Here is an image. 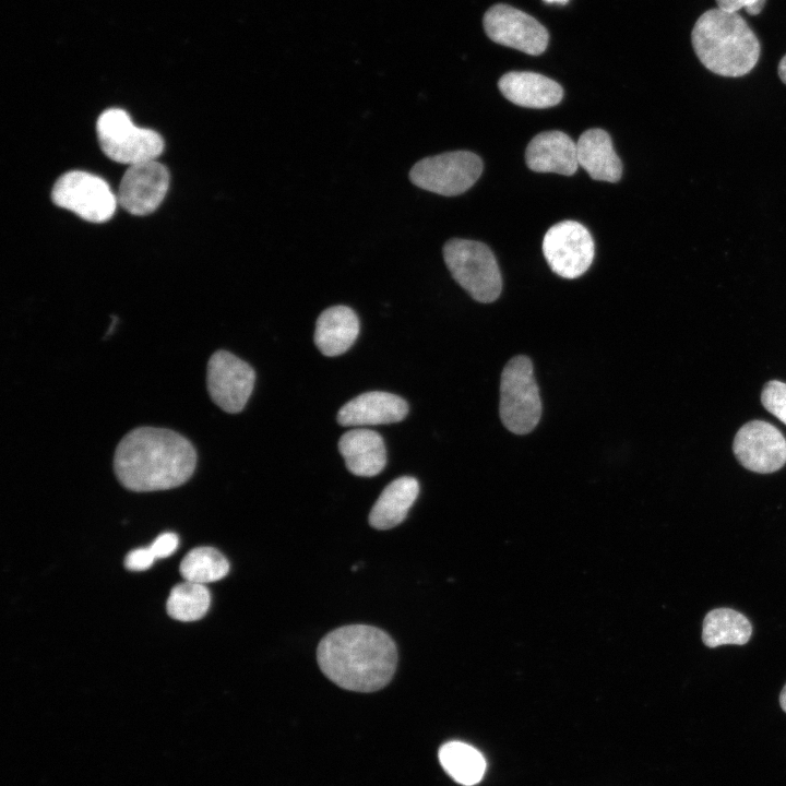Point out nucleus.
I'll return each instance as SVG.
<instances>
[{
  "instance_id": "19",
  "label": "nucleus",
  "mask_w": 786,
  "mask_h": 786,
  "mask_svg": "<svg viewBox=\"0 0 786 786\" xmlns=\"http://www.w3.org/2000/svg\"><path fill=\"white\" fill-rule=\"evenodd\" d=\"M576 153L579 166L585 169L592 179L617 182L621 178V160L605 130L584 131L576 142Z\"/></svg>"
},
{
  "instance_id": "6",
  "label": "nucleus",
  "mask_w": 786,
  "mask_h": 786,
  "mask_svg": "<svg viewBox=\"0 0 786 786\" xmlns=\"http://www.w3.org/2000/svg\"><path fill=\"white\" fill-rule=\"evenodd\" d=\"M96 132L102 151L114 162L133 165L157 159L164 150L163 138L154 130L136 127L120 108L100 114Z\"/></svg>"
},
{
  "instance_id": "15",
  "label": "nucleus",
  "mask_w": 786,
  "mask_h": 786,
  "mask_svg": "<svg viewBox=\"0 0 786 786\" xmlns=\"http://www.w3.org/2000/svg\"><path fill=\"white\" fill-rule=\"evenodd\" d=\"M525 160L533 171L571 176L579 167L576 143L562 131L541 132L528 143Z\"/></svg>"
},
{
  "instance_id": "14",
  "label": "nucleus",
  "mask_w": 786,
  "mask_h": 786,
  "mask_svg": "<svg viewBox=\"0 0 786 786\" xmlns=\"http://www.w3.org/2000/svg\"><path fill=\"white\" fill-rule=\"evenodd\" d=\"M408 414L405 400L389 392L371 391L348 401L337 413V422L344 427L393 424Z\"/></svg>"
},
{
  "instance_id": "11",
  "label": "nucleus",
  "mask_w": 786,
  "mask_h": 786,
  "mask_svg": "<svg viewBox=\"0 0 786 786\" xmlns=\"http://www.w3.org/2000/svg\"><path fill=\"white\" fill-rule=\"evenodd\" d=\"M484 27L491 40L533 56L543 53L549 40L547 29L535 17L508 4L491 7Z\"/></svg>"
},
{
  "instance_id": "25",
  "label": "nucleus",
  "mask_w": 786,
  "mask_h": 786,
  "mask_svg": "<svg viewBox=\"0 0 786 786\" xmlns=\"http://www.w3.org/2000/svg\"><path fill=\"white\" fill-rule=\"evenodd\" d=\"M761 402L766 410L786 425V383L769 381L762 390Z\"/></svg>"
},
{
  "instance_id": "22",
  "label": "nucleus",
  "mask_w": 786,
  "mask_h": 786,
  "mask_svg": "<svg viewBox=\"0 0 786 786\" xmlns=\"http://www.w3.org/2000/svg\"><path fill=\"white\" fill-rule=\"evenodd\" d=\"M439 760L444 771L455 782L465 786L479 783L486 770L483 754L461 741L444 743L439 750Z\"/></svg>"
},
{
  "instance_id": "3",
  "label": "nucleus",
  "mask_w": 786,
  "mask_h": 786,
  "mask_svg": "<svg viewBox=\"0 0 786 786\" xmlns=\"http://www.w3.org/2000/svg\"><path fill=\"white\" fill-rule=\"evenodd\" d=\"M691 39L702 64L722 76L748 74L760 56V43L746 21L737 13L718 8L698 19Z\"/></svg>"
},
{
  "instance_id": "16",
  "label": "nucleus",
  "mask_w": 786,
  "mask_h": 786,
  "mask_svg": "<svg viewBox=\"0 0 786 786\" xmlns=\"http://www.w3.org/2000/svg\"><path fill=\"white\" fill-rule=\"evenodd\" d=\"M498 87L508 100L527 108H549L559 104L563 96V90L556 81L528 71L502 75Z\"/></svg>"
},
{
  "instance_id": "17",
  "label": "nucleus",
  "mask_w": 786,
  "mask_h": 786,
  "mask_svg": "<svg viewBox=\"0 0 786 786\" xmlns=\"http://www.w3.org/2000/svg\"><path fill=\"white\" fill-rule=\"evenodd\" d=\"M338 450L347 469L356 476H376L386 464L384 441L370 429L357 428L345 432L340 438Z\"/></svg>"
},
{
  "instance_id": "1",
  "label": "nucleus",
  "mask_w": 786,
  "mask_h": 786,
  "mask_svg": "<svg viewBox=\"0 0 786 786\" xmlns=\"http://www.w3.org/2000/svg\"><path fill=\"white\" fill-rule=\"evenodd\" d=\"M195 465L192 443L167 428H134L122 437L114 455L118 480L135 492L179 487L193 475Z\"/></svg>"
},
{
  "instance_id": "18",
  "label": "nucleus",
  "mask_w": 786,
  "mask_h": 786,
  "mask_svg": "<svg viewBox=\"0 0 786 786\" xmlns=\"http://www.w3.org/2000/svg\"><path fill=\"white\" fill-rule=\"evenodd\" d=\"M358 334L356 312L346 306H334L322 311L317 319L313 338L321 354L335 357L347 352Z\"/></svg>"
},
{
  "instance_id": "26",
  "label": "nucleus",
  "mask_w": 786,
  "mask_h": 786,
  "mask_svg": "<svg viewBox=\"0 0 786 786\" xmlns=\"http://www.w3.org/2000/svg\"><path fill=\"white\" fill-rule=\"evenodd\" d=\"M155 559L150 547L136 548L126 556L124 565L131 571H144L153 564Z\"/></svg>"
},
{
  "instance_id": "9",
  "label": "nucleus",
  "mask_w": 786,
  "mask_h": 786,
  "mask_svg": "<svg viewBox=\"0 0 786 786\" xmlns=\"http://www.w3.org/2000/svg\"><path fill=\"white\" fill-rule=\"evenodd\" d=\"M543 252L556 274L573 279L591 266L595 247L586 227L575 221H563L545 234Z\"/></svg>"
},
{
  "instance_id": "31",
  "label": "nucleus",
  "mask_w": 786,
  "mask_h": 786,
  "mask_svg": "<svg viewBox=\"0 0 786 786\" xmlns=\"http://www.w3.org/2000/svg\"><path fill=\"white\" fill-rule=\"evenodd\" d=\"M548 3L565 4L569 0H545Z\"/></svg>"
},
{
  "instance_id": "8",
  "label": "nucleus",
  "mask_w": 786,
  "mask_h": 786,
  "mask_svg": "<svg viewBox=\"0 0 786 786\" xmlns=\"http://www.w3.org/2000/svg\"><path fill=\"white\" fill-rule=\"evenodd\" d=\"M51 199L56 205L75 213L91 223H104L116 211L117 195L100 177L71 170L55 182Z\"/></svg>"
},
{
  "instance_id": "29",
  "label": "nucleus",
  "mask_w": 786,
  "mask_h": 786,
  "mask_svg": "<svg viewBox=\"0 0 786 786\" xmlns=\"http://www.w3.org/2000/svg\"><path fill=\"white\" fill-rule=\"evenodd\" d=\"M777 70L779 79L784 84H786V55L781 59Z\"/></svg>"
},
{
  "instance_id": "23",
  "label": "nucleus",
  "mask_w": 786,
  "mask_h": 786,
  "mask_svg": "<svg viewBox=\"0 0 786 786\" xmlns=\"http://www.w3.org/2000/svg\"><path fill=\"white\" fill-rule=\"evenodd\" d=\"M179 570L184 581L205 585L225 577L229 572V563L217 549L198 547L183 557Z\"/></svg>"
},
{
  "instance_id": "24",
  "label": "nucleus",
  "mask_w": 786,
  "mask_h": 786,
  "mask_svg": "<svg viewBox=\"0 0 786 786\" xmlns=\"http://www.w3.org/2000/svg\"><path fill=\"white\" fill-rule=\"evenodd\" d=\"M210 604V591L204 584L184 581L171 588L166 607L176 620L195 621L205 616Z\"/></svg>"
},
{
  "instance_id": "13",
  "label": "nucleus",
  "mask_w": 786,
  "mask_h": 786,
  "mask_svg": "<svg viewBox=\"0 0 786 786\" xmlns=\"http://www.w3.org/2000/svg\"><path fill=\"white\" fill-rule=\"evenodd\" d=\"M169 171L157 159L130 165L119 184L118 203L133 215L154 212L169 187Z\"/></svg>"
},
{
  "instance_id": "12",
  "label": "nucleus",
  "mask_w": 786,
  "mask_h": 786,
  "mask_svg": "<svg viewBox=\"0 0 786 786\" xmlns=\"http://www.w3.org/2000/svg\"><path fill=\"white\" fill-rule=\"evenodd\" d=\"M733 451L747 469L760 474L773 473L786 463V440L773 425L752 420L735 436Z\"/></svg>"
},
{
  "instance_id": "21",
  "label": "nucleus",
  "mask_w": 786,
  "mask_h": 786,
  "mask_svg": "<svg viewBox=\"0 0 786 786\" xmlns=\"http://www.w3.org/2000/svg\"><path fill=\"white\" fill-rule=\"evenodd\" d=\"M751 633V623L742 614L729 608H717L704 618L702 640L708 647L743 645L750 640Z\"/></svg>"
},
{
  "instance_id": "30",
  "label": "nucleus",
  "mask_w": 786,
  "mask_h": 786,
  "mask_svg": "<svg viewBox=\"0 0 786 786\" xmlns=\"http://www.w3.org/2000/svg\"><path fill=\"white\" fill-rule=\"evenodd\" d=\"M779 704L784 712H786V684L784 686L781 695H779Z\"/></svg>"
},
{
  "instance_id": "28",
  "label": "nucleus",
  "mask_w": 786,
  "mask_h": 786,
  "mask_svg": "<svg viewBox=\"0 0 786 786\" xmlns=\"http://www.w3.org/2000/svg\"><path fill=\"white\" fill-rule=\"evenodd\" d=\"M179 544L178 536L174 533L167 532L157 536L151 544L150 548L156 559H163L171 556Z\"/></svg>"
},
{
  "instance_id": "10",
  "label": "nucleus",
  "mask_w": 786,
  "mask_h": 786,
  "mask_svg": "<svg viewBox=\"0 0 786 786\" xmlns=\"http://www.w3.org/2000/svg\"><path fill=\"white\" fill-rule=\"evenodd\" d=\"M255 372L245 360L227 350L209 359L206 385L212 401L224 412L240 413L254 388Z\"/></svg>"
},
{
  "instance_id": "4",
  "label": "nucleus",
  "mask_w": 786,
  "mask_h": 786,
  "mask_svg": "<svg viewBox=\"0 0 786 786\" xmlns=\"http://www.w3.org/2000/svg\"><path fill=\"white\" fill-rule=\"evenodd\" d=\"M443 258L454 281L479 302H492L501 293L502 278L490 249L475 240L454 238L443 246Z\"/></svg>"
},
{
  "instance_id": "5",
  "label": "nucleus",
  "mask_w": 786,
  "mask_h": 786,
  "mask_svg": "<svg viewBox=\"0 0 786 786\" xmlns=\"http://www.w3.org/2000/svg\"><path fill=\"white\" fill-rule=\"evenodd\" d=\"M499 414L503 426L516 434L531 432L540 419L539 390L527 356H515L503 368Z\"/></svg>"
},
{
  "instance_id": "27",
  "label": "nucleus",
  "mask_w": 786,
  "mask_h": 786,
  "mask_svg": "<svg viewBox=\"0 0 786 786\" xmlns=\"http://www.w3.org/2000/svg\"><path fill=\"white\" fill-rule=\"evenodd\" d=\"M766 0H716L717 8L729 13L745 9L750 15H758Z\"/></svg>"
},
{
  "instance_id": "2",
  "label": "nucleus",
  "mask_w": 786,
  "mask_h": 786,
  "mask_svg": "<svg viewBox=\"0 0 786 786\" xmlns=\"http://www.w3.org/2000/svg\"><path fill=\"white\" fill-rule=\"evenodd\" d=\"M317 660L321 671L338 687L356 692H374L392 679L397 650L383 630L349 624L327 633L319 643Z\"/></svg>"
},
{
  "instance_id": "20",
  "label": "nucleus",
  "mask_w": 786,
  "mask_h": 786,
  "mask_svg": "<svg viewBox=\"0 0 786 786\" xmlns=\"http://www.w3.org/2000/svg\"><path fill=\"white\" fill-rule=\"evenodd\" d=\"M419 493L416 478L402 476L391 481L381 492L369 513V524L380 531L401 524Z\"/></svg>"
},
{
  "instance_id": "7",
  "label": "nucleus",
  "mask_w": 786,
  "mask_h": 786,
  "mask_svg": "<svg viewBox=\"0 0 786 786\" xmlns=\"http://www.w3.org/2000/svg\"><path fill=\"white\" fill-rule=\"evenodd\" d=\"M481 171L483 162L478 155L454 151L420 159L412 167L409 179L424 190L453 196L468 190Z\"/></svg>"
}]
</instances>
